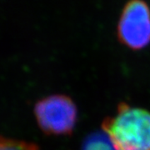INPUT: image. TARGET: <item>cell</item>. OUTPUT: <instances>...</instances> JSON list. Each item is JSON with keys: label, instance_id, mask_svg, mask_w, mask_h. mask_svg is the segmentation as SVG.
<instances>
[{"label": "cell", "instance_id": "obj_4", "mask_svg": "<svg viewBox=\"0 0 150 150\" xmlns=\"http://www.w3.org/2000/svg\"><path fill=\"white\" fill-rule=\"evenodd\" d=\"M81 150H116L110 139L103 131L88 134L81 145Z\"/></svg>", "mask_w": 150, "mask_h": 150}, {"label": "cell", "instance_id": "obj_2", "mask_svg": "<svg viewBox=\"0 0 150 150\" xmlns=\"http://www.w3.org/2000/svg\"><path fill=\"white\" fill-rule=\"evenodd\" d=\"M33 112L39 129L48 135H69L78 119L75 103L65 94H52L41 98L35 103Z\"/></svg>", "mask_w": 150, "mask_h": 150}, {"label": "cell", "instance_id": "obj_5", "mask_svg": "<svg viewBox=\"0 0 150 150\" xmlns=\"http://www.w3.org/2000/svg\"><path fill=\"white\" fill-rule=\"evenodd\" d=\"M0 150H39V148L32 142L2 137Z\"/></svg>", "mask_w": 150, "mask_h": 150}, {"label": "cell", "instance_id": "obj_3", "mask_svg": "<svg viewBox=\"0 0 150 150\" xmlns=\"http://www.w3.org/2000/svg\"><path fill=\"white\" fill-rule=\"evenodd\" d=\"M119 40L138 50L150 43V9L143 0H130L124 7L118 26Z\"/></svg>", "mask_w": 150, "mask_h": 150}, {"label": "cell", "instance_id": "obj_1", "mask_svg": "<svg viewBox=\"0 0 150 150\" xmlns=\"http://www.w3.org/2000/svg\"><path fill=\"white\" fill-rule=\"evenodd\" d=\"M116 150H150V112L120 103L117 112L102 123Z\"/></svg>", "mask_w": 150, "mask_h": 150}]
</instances>
